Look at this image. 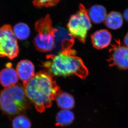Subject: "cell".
<instances>
[{"label":"cell","mask_w":128,"mask_h":128,"mask_svg":"<svg viewBox=\"0 0 128 128\" xmlns=\"http://www.w3.org/2000/svg\"><path fill=\"white\" fill-rule=\"evenodd\" d=\"M24 89L28 99L40 113L50 107L52 101L62 92L52 76L45 71L36 74L24 85Z\"/></svg>","instance_id":"6da1fadb"},{"label":"cell","mask_w":128,"mask_h":128,"mask_svg":"<svg viewBox=\"0 0 128 128\" xmlns=\"http://www.w3.org/2000/svg\"><path fill=\"white\" fill-rule=\"evenodd\" d=\"M74 50L68 48L57 54H49L42 63L47 72L52 76L75 75L82 79L88 76V68Z\"/></svg>","instance_id":"7a4b0ae2"},{"label":"cell","mask_w":128,"mask_h":128,"mask_svg":"<svg viewBox=\"0 0 128 128\" xmlns=\"http://www.w3.org/2000/svg\"><path fill=\"white\" fill-rule=\"evenodd\" d=\"M28 101L21 85L6 88L0 92V111L10 117L20 114L30 108Z\"/></svg>","instance_id":"3957f363"},{"label":"cell","mask_w":128,"mask_h":128,"mask_svg":"<svg viewBox=\"0 0 128 128\" xmlns=\"http://www.w3.org/2000/svg\"><path fill=\"white\" fill-rule=\"evenodd\" d=\"M34 28L37 34L33 40V44L37 50L47 52L54 49L56 34L58 30L53 28L49 15L38 20Z\"/></svg>","instance_id":"277c9868"},{"label":"cell","mask_w":128,"mask_h":128,"mask_svg":"<svg viewBox=\"0 0 128 128\" xmlns=\"http://www.w3.org/2000/svg\"><path fill=\"white\" fill-rule=\"evenodd\" d=\"M67 28L71 36L82 43H85L88 32L91 28L92 24L88 10L84 5L80 4L78 12L71 16Z\"/></svg>","instance_id":"5b68a950"},{"label":"cell","mask_w":128,"mask_h":128,"mask_svg":"<svg viewBox=\"0 0 128 128\" xmlns=\"http://www.w3.org/2000/svg\"><path fill=\"white\" fill-rule=\"evenodd\" d=\"M19 53L18 44L12 28L10 25H4L0 28V58L12 60Z\"/></svg>","instance_id":"8992f818"},{"label":"cell","mask_w":128,"mask_h":128,"mask_svg":"<svg viewBox=\"0 0 128 128\" xmlns=\"http://www.w3.org/2000/svg\"><path fill=\"white\" fill-rule=\"evenodd\" d=\"M107 61L110 66H116L121 70H128V48L122 46L120 41L112 46L109 50Z\"/></svg>","instance_id":"52a82bcc"},{"label":"cell","mask_w":128,"mask_h":128,"mask_svg":"<svg viewBox=\"0 0 128 128\" xmlns=\"http://www.w3.org/2000/svg\"><path fill=\"white\" fill-rule=\"evenodd\" d=\"M16 71L24 85L30 81L35 75L34 65L30 61L27 60L19 62L16 66Z\"/></svg>","instance_id":"ba28073f"},{"label":"cell","mask_w":128,"mask_h":128,"mask_svg":"<svg viewBox=\"0 0 128 128\" xmlns=\"http://www.w3.org/2000/svg\"><path fill=\"white\" fill-rule=\"evenodd\" d=\"M91 39L93 47L96 49L102 50L107 48L110 44L112 36L108 30L102 29L93 33Z\"/></svg>","instance_id":"9c48e42d"},{"label":"cell","mask_w":128,"mask_h":128,"mask_svg":"<svg viewBox=\"0 0 128 128\" xmlns=\"http://www.w3.org/2000/svg\"><path fill=\"white\" fill-rule=\"evenodd\" d=\"M7 68L0 72V83L5 88L16 85L18 82V76L16 70L11 68V63H8Z\"/></svg>","instance_id":"30bf717a"},{"label":"cell","mask_w":128,"mask_h":128,"mask_svg":"<svg viewBox=\"0 0 128 128\" xmlns=\"http://www.w3.org/2000/svg\"><path fill=\"white\" fill-rule=\"evenodd\" d=\"M91 21L95 24H100L104 21L107 16L106 10L102 5H95L92 6L88 11Z\"/></svg>","instance_id":"8fae6325"},{"label":"cell","mask_w":128,"mask_h":128,"mask_svg":"<svg viewBox=\"0 0 128 128\" xmlns=\"http://www.w3.org/2000/svg\"><path fill=\"white\" fill-rule=\"evenodd\" d=\"M104 24L107 28L111 29H118L123 24V16L120 12L116 11L111 12L106 16Z\"/></svg>","instance_id":"7c38bea8"},{"label":"cell","mask_w":128,"mask_h":128,"mask_svg":"<svg viewBox=\"0 0 128 128\" xmlns=\"http://www.w3.org/2000/svg\"><path fill=\"white\" fill-rule=\"evenodd\" d=\"M74 120V115L69 110H61L56 116V126L64 127L71 124Z\"/></svg>","instance_id":"4fadbf2b"},{"label":"cell","mask_w":128,"mask_h":128,"mask_svg":"<svg viewBox=\"0 0 128 128\" xmlns=\"http://www.w3.org/2000/svg\"><path fill=\"white\" fill-rule=\"evenodd\" d=\"M55 100L58 107L63 110H71L74 106V97L68 93L62 92L57 95Z\"/></svg>","instance_id":"5bb4252c"},{"label":"cell","mask_w":128,"mask_h":128,"mask_svg":"<svg viewBox=\"0 0 128 128\" xmlns=\"http://www.w3.org/2000/svg\"><path fill=\"white\" fill-rule=\"evenodd\" d=\"M12 30L16 38L20 40L27 39L30 34V28L24 22H19L16 24Z\"/></svg>","instance_id":"9a60e30c"},{"label":"cell","mask_w":128,"mask_h":128,"mask_svg":"<svg viewBox=\"0 0 128 128\" xmlns=\"http://www.w3.org/2000/svg\"><path fill=\"white\" fill-rule=\"evenodd\" d=\"M31 121L25 115H18L12 121V128H31Z\"/></svg>","instance_id":"2e32d148"},{"label":"cell","mask_w":128,"mask_h":128,"mask_svg":"<svg viewBox=\"0 0 128 128\" xmlns=\"http://www.w3.org/2000/svg\"><path fill=\"white\" fill-rule=\"evenodd\" d=\"M60 0H33L32 2L35 7L38 8L53 7L57 5Z\"/></svg>","instance_id":"e0dca14e"},{"label":"cell","mask_w":128,"mask_h":128,"mask_svg":"<svg viewBox=\"0 0 128 128\" xmlns=\"http://www.w3.org/2000/svg\"><path fill=\"white\" fill-rule=\"evenodd\" d=\"M124 41L126 47L128 48V32L124 37Z\"/></svg>","instance_id":"ac0fdd59"},{"label":"cell","mask_w":128,"mask_h":128,"mask_svg":"<svg viewBox=\"0 0 128 128\" xmlns=\"http://www.w3.org/2000/svg\"><path fill=\"white\" fill-rule=\"evenodd\" d=\"M124 16L125 20L128 22V8L125 10L124 13Z\"/></svg>","instance_id":"d6986e66"}]
</instances>
